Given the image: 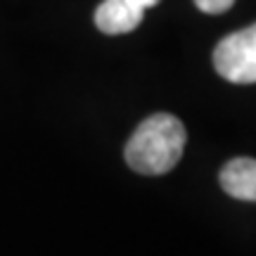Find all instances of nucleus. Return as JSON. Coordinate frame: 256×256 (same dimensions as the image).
Wrapping results in <instances>:
<instances>
[{"label": "nucleus", "instance_id": "obj_5", "mask_svg": "<svg viewBox=\"0 0 256 256\" xmlns=\"http://www.w3.org/2000/svg\"><path fill=\"white\" fill-rule=\"evenodd\" d=\"M194 5L206 14H220L235 5V0H194Z\"/></svg>", "mask_w": 256, "mask_h": 256}, {"label": "nucleus", "instance_id": "obj_3", "mask_svg": "<svg viewBox=\"0 0 256 256\" xmlns=\"http://www.w3.org/2000/svg\"><path fill=\"white\" fill-rule=\"evenodd\" d=\"M159 0H102L95 10V26L107 36L130 34L140 26L145 10L154 8Z\"/></svg>", "mask_w": 256, "mask_h": 256}, {"label": "nucleus", "instance_id": "obj_4", "mask_svg": "<svg viewBox=\"0 0 256 256\" xmlns=\"http://www.w3.org/2000/svg\"><path fill=\"white\" fill-rule=\"evenodd\" d=\"M220 188L232 200L256 202V159L238 156L220 168Z\"/></svg>", "mask_w": 256, "mask_h": 256}, {"label": "nucleus", "instance_id": "obj_1", "mask_svg": "<svg viewBox=\"0 0 256 256\" xmlns=\"http://www.w3.org/2000/svg\"><path fill=\"white\" fill-rule=\"evenodd\" d=\"M188 133L174 114H152L133 130L126 142V164L142 176L168 174L180 162Z\"/></svg>", "mask_w": 256, "mask_h": 256}, {"label": "nucleus", "instance_id": "obj_2", "mask_svg": "<svg viewBox=\"0 0 256 256\" xmlns=\"http://www.w3.org/2000/svg\"><path fill=\"white\" fill-rule=\"evenodd\" d=\"M214 66L230 83H256V24L223 38L214 50Z\"/></svg>", "mask_w": 256, "mask_h": 256}]
</instances>
